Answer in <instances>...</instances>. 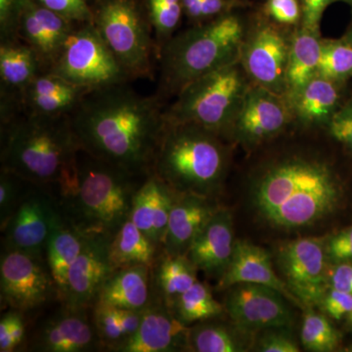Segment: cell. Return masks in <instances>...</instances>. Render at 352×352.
Instances as JSON below:
<instances>
[{
    "instance_id": "cell-24",
    "label": "cell",
    "mask_w": 352,
    "mask_h": 352,
    "mask_svg": "<svg viewBox=\"0 0 352 352\" xmlns=\"http://www.w3.org/2000/svg\"><path fill=\"white\" fill-rule=\"evenodd\" d=\"M219 208L212 199L178 194L171 210L162 251L171 256H186L192 243Z\"/></svg>"
},
{
    "instance_id": "cell-31",
    "label": "cell",
    "mask_w": 352,
    "mask_h": 352,
    "mask_svg": "<svg viewBox=\"0 0 352 352\" xmlns=\"http://www.w3.org/2000/svg\"><path fill=\"white\" fill-rule=\"evenodd\" d=\"M219 318V317H217ZM217 318L198 322L189 326V351L244 352L249 351L252 335Z\"/></svg>"
},
{
    "instance_id": "cell-10",
    "label": "cell",
    "mask_w": 352,
    "mask_h": 352,
    "mask_svg": "<svg viewBox=\"0 0 352 352\" xmlns=\"http://www.w3.org/2000/svg\"><path fill=\"white\" fill-rule=\"evenodd\" d=\"M0 302L2 309L18 310L25 315L59 302V292L46 258L1 251Z\"/></svg>"
},
{
    "instance_id": "cell-13",
    "label": "cell",
    "mask_w": 352,
    "mask_h": 352,
    "mask_svg": "<svg viewBox=\"0 0 352 352\" xmlns=\"http://www.w3.org/2000/svg\"><path fill=\"white\" fill-rule=\"evenodd\" d=\"M288 298L265 285L241 283L227 289L224 309L231 322L249 335L271 328L293 327Z\"/></svg>"
},
{
    "instance_id": "cell-44",
    "label": "cell",
    "mask_w": 352,
    "mask_h": 352,
    "mask_svg": "<svg viewBox=\"0 0 352 352\" xmlns=\"http://www.w3.org/2000/svg\"><path fill=\"white\" fill-rule=\"evenodd\" d=\"M319 307H321L331 318L340 320L342 317L349 315L352 310V295L346 292L330 288Z\"/></svg>"
},
{
    "instance_id": "cell-14",
    "label": "cell",
    "mask_w": 352,
    "mask_h": 352,
    "mask_svg": "<svg viewBox=\"0 0 352 352\" xmlns=\"http://www.w3.org/2000/svg\"><path fill=\"white\" fill-rule=\"evenodd\" d=\"M291 38L279 28L261 24L245 34L240 62L254 85L286 97Z\"/></svg>"
},
{
    "instance_id": "cell-9",
    "label": "cell",
    "mask_w": 352,
    "mask_h": 352,
    "mask_svg": "<svg viewBox=\"0 0 352 352\" xmlns=\"http://www.w3.org/2000/svg\"><path fill=\"white\" fill-rule=\"evenodd\" d=\"M50 72L89 91L131 82L92 22L75 25Z\"/></svg>"
},
{
    "instance_id": "cell-1",
    "label": "cell",
    "mask_w": 352,
    "mask_h": 352,
    "mask_svg": "<svg viewBox=\"0 0 352 352\" xmlns=\"http://www.w3.org/2000/svg\"><path fill=\"white\" fill-rule=\"evenodd\" d=\"M162 100L129 82L88 92L69 116L80 149L132 175H149L166 122Z\"/></svg>"
},
{
    "instance_id": "cell-46",
    "label": "cell",
    "mask_w": 352,
    "mask_h": 352,
    "mask_svg": "<svg viewBox=\"0 0 352 352\" xmlns=\"http://www.w3.org/2000/svg\"><path fill=\"white\" fill-rule=\"evenodd\" d=\"M327 252L330 263L352 261V226L327 240Z\"/></svg>"
},
{
    "instance_id": "cell-21",
    "label": "cell",
    "mask_w": 352,
    "mask_h": 352,
    "mask_svg": "<svg viewBox=\"0 0 352 352\" xmlns=\"http://www.w3.org/2000/svg\"><path fill=\"white\" fill-rule=\"evenodd\" d=\"M235 243L232 214L219 208L192 243L186 256L197 270L219 280L232 258Z\"/></svg>"
},
{
    "instance_id": "cell-17",
    "label": "cell",
    "mask_w": 352,
    "mask_h": 352,
    "mask_svg": "<svg viewBox=\"0 0 352 352\" xmlns=\"http://www.w3.org/2000/svg\"><path fill=\"white\" fill-rule=\"evenodd\" d=\"M110 238L87 236L82 252L69 271L61 303L73 308L91 309L106 280L113 272L109 247Z\"/></svg>"
},
{
    "instance_id": "cell-45",
    "label": "cell",
    "mask_w": 352,
    "mask_h": 352,
    "mask_svg": "<svg viewBox=\"0 0 352 352\" xmlns=\"http://www.w3.org/2000/svg\"><path fill=\"white\" fill-rule=\"evenodd\" d=\"M22 0H0V39L17 38Z\"/></svg>"
},
{
    "instance_id": "cell-20",
    "label": "cell",
    "mask_w": 352,
    "mask_h": 352,
    "mask_svg": "<svg viewBox=\"0 0 352 352\" xmlns=\"http://www.w3.org/2000/svg\"><path fill=\"white\" fill-rule=\"evenodd\" d=\"M189 326L176 318L170 307L153 302L142 312L138 332L117 352L189 351Z\"/></svg>"
},
{
    "instance_id": "cell-43",
    "label": "cell",
    "mask_w": 352,
    "mask_h": 352,
    "mask_svg": "<svg viewBox=\"0 0 352 352\" xmlns=\"http://www.w3.org/2000/svg\"><path fill=\"white\" fill-rule=\"evenodd\" d=\"M265 11L278 24L295 25L302 19L298 0H268Z\"/></svg>"
},
{
    "instance_id": "cell-35",
    "label": "cell",
    "mask_w": 352,
    "mask_h": 352,
    "mask_svg": "<svg viewBox=\"0 0 352 352\" xmlns=\"http://www.w3.org/2000/svg\"><path fill=\"white\" fill-rule=\"evenodd\" d=\"M307 307L303 318L300 340L307 351L332 352L340 346V335L326 315Z\"/></svg>"
},
{
    "instance_id": "cell-32",
    "label": "cell",
    "mask_w": 352,
    "mask_h": 352,
    "mask_svg": "<svg viewBox=\"0 0 352 352\" xmlns=\"http://www.w3.org/2000/svg\"><path fill=\"white\" fill-rule=\"evenodd\" d=\"M162 250L141 232L131 219L111 239L109 254L113 270L132 266L151 267Z\"/></svg>"
},
{
    "instance_id": "cell-2",
    "label": "cell",
    "mask_w": 352,
    "mask_h": 352,
    "mask_svg": "<svg viewBox=\"0 0 352 352\" xmlns=\"http://www.w3.org/2000/svg\"><path fill=\"white\" fill-rule=\"evenodd\" d=\"M250 198L266 223L294 230L314 226L333 214L344 198V185L325 157L289 153L256 170Z\"/></svg>"
},
{
    "instance_id": "cell-34",
    "label": "cell",
    "mask_w": 352,
    "mask_h": 352,
    "mask_svg": "<svg viewBox=\"0 0 352 352\" xmlns=\"http://www.w3.org/2000/svg\"><path fill=\"white\" fill-rule=\"evenodd\" d=\"M317 76L340 85L352 78V46L346 39H322Z\"/></svg>"
},
{
    "instance_id": "cell-47",
    "label": "cell",
    "mask_w": 352,
    "mask_h": 352,
    "mask_svg": "<svg viewBox=\"0 0 352 352\" xmlns=\"http://www.w3.org/2000/svg\"><path fill=\"white\" fill-rule=\"evenodd\" d=\"M302 1V27L309 31L319 32L323 14L338 0H300Z\"/></svg>"
},
{
    "instance_id": "cell-26",
    "label": "cell",
    "mask_w": 352,
    "mask_h": 352,
    "mask_svg": "<svg viewBox=\"0 0 352 352\" xmlns=\"http://www.w3.org/2000/svg\"><path fill=\"white\" fill-rule=\"evenodd\" d=\"M96 302L122 309L145 310L152 303L149 266L113 270L102 287Z\"/></svg>"
},
{
    "instance_id": "cell-25",
    "label": "cell",
    "mask_w": 352,
    "mask_h": 352,
    "mask_svg": "<svg viewBox=\"0 0 352 352\" xmlns=\"http://www.w3.org/2000/svg\"><path fill=\"white\" fill-rule=\"evenodd\" d=\"M88 92L51 72H43L25 88L19 111L32 115L69 116Z\"/></svg>"
},
{
    "instance_id": "cell-49",
    "label": "cell",
    "mask_w": 352,
    "mask_h": 352,
    "mask_svg": "<svg viewBox=\"0 0 352 352\" xmlns=\"http://www.w3.org/2000/svg\"><path fill=\"white\" fill-rule=\"evenodd\" d=\"M203 20L219 17L226 8L224 0H201Z\"/></svg>"
},
{
    "instance_id": "cell-51",
    "label": "cell",
    "mask_w": 352,
    "mask_h": 352,
    "mask_svg": "<svg viewBox=\"0 0 352 352\" xmlns=\"http://www.w3.org/2000/svg\"><path fill=\"white\" fill-rule=\"evenodd\" d=\"M342 38L346 39L347 43L351 44V45L352 46V21L351 25H349V30H347L346 34H344V36H342Z\"/></svg>"
},
{
    "instance_id": "cell-36",
    "label": "cell",
    "mask_w": 352,
    "mask_h": 352,
    "mask_svg": "<svg viewBox=\"0 0 352 352\" xmlns=\"http://www.w3.org/2000/svg\"><path fill=\"white\" fill-rule=\"evenodd\" d=\"M91 318L104 351L117 352L129 340L120 321V308L96 302L91 308Z\"/></svg>"
},
{
    "instance_id": "cell-8",
    "label": "cell",
    "mask_w": 352,
    "mask_h": 352,
    "mask_svg": "<svg viewBox=\"0 0 352 352\" xmlns=\"http://www.w3.org/2000/svg\"><path fill=\"white\" fill-rule=\"evenodd\" d=\"M92 23L131 80H152L157 50L149 16L135 0H98Z\"/></svg>"
},
{
    "instance_id": "cell-29",
    "label": "cell",
    "mask_w": 352,
    "mask_h": 352,
    "mask_svg": "<svg viewBox=\"0 0 352 352\" xmlns=\"http://www.w3.org/2000/svg\"><path fill=\"white\" fill-rule=\"evenodd\" d=\"M85 240L87 236L62 214L50 235L45 252L46 261L59 292V302L66 291L69 271L82 252Z\"/></svg>"
},
{
    "instance_id": "cell-40",
    "label": "cell",
    "mask_w": 352,
    "mask_h": 352,
    "mask_svg": "<svg viewBox=\"0 0 352 352\" xmlns=\"http://www.w3.org/2000/svg\"><path fill=\"white\" fill-rule=\"evenodd\" d=\"M254 349L261 352H300L289 328H271L258 333Z\"/></svg>"
},
{
    "instance_id": "cell-22",
    "label": "cell",
    "mask_w": 352,
    "mask_h": 352,
    "mask_svg": "<svg viewBox=\"0 0 352 352\" xmlns=\"http://www.w3.org/2000/svg\"><path fill=\"white\" fill-rule=\"evenodd\" d=\"M177 195L175 190L152 173L146 176L132 200L129 219L161 250Z\"/></svg>"
},
{
    "instance_id": "cell-42",
    "label": "cell",
    "mask_w": 352,
    "mask_h": 352,
    "mask_svg": "<svg viewBox=\"0 0 352 352\" xmlns=\"http://www.w3.org/2000/svg\"><path fill=\"white\" fill-rule=\"evenodd\" d=\"M327 126L330 135L352 154V98L338 109Z\"/></svg>"
},
{
    "instance_id": "cell-41",
    "label": "cell",
    "mask_w": 352,
    "mask_h": 352,
    "mask_svg": "<svg viewBox=\"0 0 352 352\" xmlns=\"http://www.w3.org/2000/svg\"><path fill=\"white\" fill-rule=\"evenodd\" d=\"M53 12L59 14L72 22L87 23L94 20V11L87 0H36Z\"/></svg>"
},
{
    "instance_id": "cell-52",
    "label": "cell",
    "mask_w": 352,
    "mask_h": 352,
    "mask_svg": "<svg viewBox=\"0 0 352 352\" xmlns=\"http://www.w3.org/2000/svg\"><path fill=\"white\" fill-rule=\"evenodd\" d=\"M347 317H349V323H351V325L352 327V310L351 312H349V314L347 315Z\"/></svg>"
},
{
    "instance_id": "cell-27",
    "label": "cell",
    "mask_w": 352,
    "mask_h": 352,
    "mask_svg": "<svg viewBox=\"0 0 352 352\" xmlns=\"http://www.w3.org/2000/svg\"><path fill=\"white\" fill-rule=\"evenodd\" d=\"M342 85L321 76H315L307 85L287 98L294 118L305 126L328 124L340 107Z\"/></svg>"
},
{
    "instance_id": "cell-18",
    "label": "cell",
    "mask_w": 352,
    "mask_h": 352,
    "mask_svg": "<svg viewBox=\"0 0 352 352\" xmlns=\"http://www.w3.org/2000/svg\"><path fill=\"white\" fill-rule=\"evenodd\" d=\"M76 24L36 0H22L17 38L34 50L44 69L50 72Z\"/></svg>"
},
{
    "instance_id": "cell-48",
    "label": "cell",
    "mask_w": 352,
    "mask_h": 352,
    "mask_svg": "<svg viewBox=\"0 0 352 352\" xmlns=\"http://www.w3.org/2000/svg\"><path fill=\"white\" fill-rule=\"evenodd\" d=\"M329 286L352 295V261H342L330 265Z\"/></svg>"
},
{
    "instance_id": "cell-37",
    "label": "cell",
    "mask_w": 352,
    "mask_h": 352,
    "mask_svg": "<svg viewBox=\"0 0 352 352\" xmlns=\"http://www.w3.org/2000/svg\"><path fill=\"white\" fill-rule=\"evenodd\" d=\"M182 0H148V16L155 34L157 54L166 41L173 38L182 13Z\"/></svg>"
},
{
    "instance_id": "cell-15",
    "label": "cell",
    "mask_w": 352,
    "mask_h": 352,
    "mask_svg": "<svg viewBox=\"0 0 352 352\" xmlns=\"http://www.w3.org/2000/svg\"><path fill=\"white\" fill-rule=\"evenodd\" d=\"M293 119L286 97L252 83L227 135L254 148L279 135Z\"/></svg>"
},
{
    "instance_id": "cell-28",
    "label": "cell",
    "mask_w": 352,
    "mask_h": 352,
    "mask_svg": "<svg viewBox=\"0 0 352 352\" xmlns=\"http://www.w3.org/2000/svg\"><path fill=\"white\" fill-rule=\"evenodd\" d=\"M198 271L187 256L160 252L150 267L152 302H161L170 308L183 293L198 281Z\"/></svg>"
},
{
    "instance_id": "cell-30",
    "label": "cell",
    "mask_w": 352,
    "mask_h": 352,
    "mask_svg": "<svg viewBox=\"0 0 352 352\" xmlns=\"http://www.w3.org/2000/svg\"><path fill=\"white\" fill-rule=\"evenodd\" d=\"M322 38L319 32L300 27L291 38L286 99L293 96L318 74Z\"/></svg>"
},
{
    "instance_id": "cell-7",
    "label": "cell",
    "mask_w": 352,
    "mask_h": 352,
    "mask_svg": "<svg viewBox=\"0 0 352 352\" xmlns=\"http://www.w3.org/2000/svg\"><path fill=\"white\" fill-rule=\"evenodd\" d=\"M251 85L238 60L187 85L164 111V119L196 124L222 138L228 133Z\"/></svg>"
},
{
    "instance_id": "cell-23",
    "label": "cell",
    "mask_w": 352,
    "mask_h": 352,
    "mask_svg": "<svg viewBox=\"0 0 352 352\" xmlns=\"http://www.w3.org/2000/svg\"><path fill=\"white\" fill-rule=\"evenodd\" d=\"M252 283L265 285L283 294L289 302L303 307L300 300L289 291L285 281L273 268L270 254L251 242L236 240L232 258L226 272L219 280V289H227L236 284Z\"/></svg>"
},
{
    "instance_id": "cell-19",
    "label": "cell",
    "mask_w": 352,
    "mask_h": 352,
    "mask_svg": "<svg viewBox=\"0 0 352 352\" xmlns=\"http://www.w3.org/2000/svg\"><path fill=\"white\" fill-rule=\"evenodd\" d=\"M46 72L36 53L19 38L0 39V117L6 120L20 110L25 88Z\"/></svg>"
},
{
    "instance_id": "cell-12",
    "label": "cell",
    "mask_w": 352,
    "mask_h": 352,
    "mask_svg": "<svg viewBox=\"0 0 352 352\" xmlns=\"http://www.w3.org/2000/svg\"><path fill=\"white\" fill-rule=\"evenodd\" d=\"M327 240L305 237L280 247L277 264L285 283L303 307L320 305L330 289Z\"/></svg>"
},
{
    "instance_id": "cell-50",
    "label": "cell",
    "mask_w": 352,
    "mask_h": 352,
    "mask_svg": "<svg viewBox=\"0 0 352 352\" xmlns=\"http://www.w3.org/2000/svg\"><path fill=\"white\" fill-rule=\"evenodd\" d=\"M182 7L190 19L201 21V0H182Z\"/></svg>"
},
{
    "instance_id": "cell-11",
    "label": "cell",
    "mask_w": 352,
    "mask_h": 352,
    "mask_svg": "<svg viewBox=\"0 0 352 352\" xmlns=\"http://www.w3.org/2000/svg\"><path fill=\"white\" fill-rule=\"evenodd\" d=\"M62 214L50 188L30 185L12 217L1 229L2 251L45 258L48 240Z\"/></svg>"
},
{
    "instance_id": "cell-53",
    "label": "cell",
    "mask_w": 352,
    "mask_h": 352,
    "mask_svg": "<svg viewBox=\"0 0 352 352\" xmlns=\"http://www.w3.org/2000/svg\"><path fill=\"white\" fill-rule=\"evenodd\" d=\"M349 351H352V346L351 347V349H349Z\"/></svg>"
},
{
    "instance_id": "cell-33",
    "label": "cell",
    "mask_w": 352,
    "mask_h": 352,
    "mask_svg": "<svg viewBox=\"0 0 352 352\" xmlns=\"http://www.w3.org/2000/svg\"><path fill=\"white\" fill-rule=\"evenodd\" d=\"M170 309L176 318L186 326L217 318L226 311L224 305L212 296L210 287L199 280L175 300Z\"/></svg>"
},
{
    "instance_id": "cell-5",
    "label": "cell",
    "mask_w": 352,
    "mask_h": 352,
    "mask_svg": "<svg viewBox=\"0 0 352 352\" xmlns=\"http://www.w3.org/2000/svg\"><path fill=\"white\" fill-rule=\"evenodd\" d=\"M228 164V149L219 134L166 120L152 173L176 193L215 200Z\"/></svg>"
},
{
    "instance_id": "cell-39",
    "label": "cell",
    "mask_w": 352,
    "mask_h": 352,
    "mask_svg": "<svg viewBox=\"0 0 352 352\" xmlns=\"http://www.w3.org/2000/svg\"><path fill=\"white\" fill-rule=\"evenodd\" d=\"M27 315L8 309L0 318V352H14L25 347L27 342Z\"/></svg>"
},
{
    "instance_id": "cell-16",
    "label": "cell",
    "mask_w": 352,
    "mask_h": 352,
    "mask_svg": "<svg viewBox=\"0 0 352 352\" xmlns=\"http://www.w3.org/2000/svg\"><path fill=\"white\" fill-rule=\"evenodd\" d=\"M25 349L36 352L103 351L92 322L91 309L69 307L61 302L39 322L27 339Z\"/></svg>"
},
{
    "instance_id": "cell-4",
    "label": "cell",
    "mask_w": 352,
    "mask_h": 352,
    "mask_svg": "<svg viewBox=\"0 0 352 352\" xmlns=\"http://www.w3.org/2000/svg\"><path fill=\"white\" fill-rule=\"evenodd\" d=\"M145 178L80 149L71 179L51 191L62 214L80 232L112 239L131 217L134 194Z\"/></svg>"
},
{
    "instance_id": "cell-38",
    "label": "cell",
    "mask_w": 352,
    "mask_h": 352,
    "mask_svg": "<svg viewBox=\"0 0 352 352\" xmlns=\"http://www.w3.org/2000/svg\"><path fill=\"white\" fill-rule=\"evenodd\" d=\"M31 183L6 170H0V230L6 226Z\"/></svg>"
},
{
    "instance_id": "cell-3",
    "label": "cell",
    "mask_w": 352,
    "mask_h": 352,
    "mask_svg": "<svg viewBox=\"0 0 352 352\" xmlns=\"http://www.w3.org/2000/svg\"><path fill=\"white\" fill-rule=\"evenodd\" d=\"M80 149L69 116L23 111L1 120V170L55 190L71 179Z\"/></svg>"
},
{
    "instance_id": "cell-6",
    "label": "cell",
    "mask_w": 352,
    "mask_h": 352,
    "mask_svg": "<svg viewBox=\"0 0 352 352\" xmlns=\"http://www.w3.org/2000/svg\"><path fill=\"white\" fill-rule=\"evenodd\" d=\"M245 36L242 20L232 14H223L173 36L157 54V96H176L197 78L240 60Z\"/></svg>"
}]
</instances>
